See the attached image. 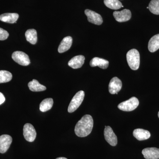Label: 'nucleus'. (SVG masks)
Instances as JSON below:
<instances>
[{"label": "nucleus", "mask_w": 159, "mask_h": 159, "mask_svg": "<svg viewBox=\"0 0 159 159\" xmlns=\"http://www.w3.org/2000/svg\"><path fill=\"white\" fill-rule=\"evenodd\" d=\"M93 126V120L90 115H86L77 122L75 126V134L77 136L83 138L88 136Z\"/></svg>", "instance_id": "f257e3e1"}, {"label": "nucleus", "mask_w": 159, "mask_h": 159, "mask_svg": "<svg viewBox=\"0 0 159 159\" xmlns=\"http://www.w3.org/2000/svg\"><path fill=\"white\" fill-rule=\"evenodd\" d=\"M126 59L128 65L134 70H138L140 66V57L139 51L133 49L128 51L126 54Z\"/></svg>", "instance_id": "f03ea898"}, {"label": "nucleus", "mask_w": 159, "mask_h": 159, "mask_svg": "<svg viewBox=\"0 0 159 159\" xmlns=\"http://www.w3.org/2000/svg\"><path fill=\"white\" fill-rule=\"evenodd\" d=\"M85 93L83 91H80L75 94L70 102L68 111L69 113L74 112L81 105L84 99Z\"/></svg>", "instance_id": "7ed1b4c3"}, {"label": "nucleus", "mask_w": 159, "mask_h": 159, "mask_svg": "<svg viewBox=\"0 0 159 159\" xmlns=\"http://www.w3.org/2000/svg\"><path fill=\"white\" fill-rule=\"evenodd\" d=\"M139 103V99L136 97H132L128 100L120 103L118 106V107L120 110L131 111L137 108Z\"/></svg>", "instance_id": "20e7f679"}, {"label": "nucleus", "mask_w": 159, "mask_h": 159, "mask_svg": "<svg viewBox=\"0 0 159 159\" xmlns=\"http://www.w3.org/2000/svg\"><path fill=\"white\" fill-rule=\"evenodd\" d=\"M12 59L15 62L23 66H27L30 64L29 56L22 51H15L11 55Z\"/></svg>", "instance_id": "39448f33"}, {"label": "nucleus", "mask_w": 159, "mask_h": 159, "mask_svg": "<svg viewBox=\"0 0 159 159\" xmlns=\"http://www.w3.org/2000/svg\"><path fill=\"white\" fill-rule=\"evenodd\" d=\"M23 135L26 141L29 142H34L36 137V132L33 125L26 123L23 128Z\"/></svg>", "instance_id": "423d86ee"}, {"label": "nucleus", "mask_w": 159, "mask_h": 159, "mask_svg": "<svg viewBox=\"0 0 159 159\" xmlns=\"http://www.w3.org/2000/svg\"><path fill=\"white\" fill-rule=\"evenodd\" d=\"M84 13L87 16L88 20L89 22L98 25H100L103 22L101 16L95 11L87 9H86Z\"/></svg>", "instance_id": "0eeeda50"}, {"label": "nucleus", "mask_w": 159, "mask_h": 159, "mask_svg": "<svg viewBox=\"0 0 159 159\" xmlns=\"http://www.w3.org/2000/svg\"><path fill=\"white\" fill-rule=\"evenodd\" d=\"M104 135L106 141L108 142L110 145L113 146H115L117 145L118 143L117 137L110 126H105Z\"/></svg>", "instance_id": "6e6552de"}, {"label": "nucleus", "mask_w": 159, "mask_h": 159, "mask_svg": "<svg viewBox=\"0 0 159 159\" xmlns=\"http://www.w3.org/2000/svg\"><path fill=\"white\" fill-rule=\"evenodd\" d=\"M113 16L115 19L119 22H124L128 21L131 17V12L129 9H125L121 11H115Z\"/></svg>", "instance_id": "1a4fd4ad"}, {"label": "nucleus", "mask_w": 159, "mask_h": 159, "mask_svg": "<svg viewBox=\"0 0 159 159\" xmlns=\"http://www.w3.org/2000/svg\"><path fill=\"white\" fill-rule=\"evenodd\" d=\"M12 139L11 136L7 134H4L0 136V153H4L7 152L10 147Z\"/></svg>", "instance_id": "9d476101"}, {"label": "nucleus", "mask_w": 159, "mask_h": 159, "mask_svg": "<svg viewBox=\"0 0 159 159\" xmlns=\"http://www.w3.org/2000/svg\"><path fill=\"white\" fill-rule=\"evenodd\" d=\"M122 87L121 80L117 77H114L111 80L109 84V91L111 94H118Z\"/></svg>", "instance_id": "9b49d317"}, {"label": "nucleus", "mask_w": 159, "mask_h": 159, "mask_svg": "<svg viewBox=\"0 0 159 159\" xmlns=\"http://www.w3.org/2000/svg\"><path fill=\"white\" fill-rule=\"evenodd\" d=\"M142 153L146 159H159V148L154 147L144 148Z\"/></svg>", "instance_id": "f8f14e48"}, {"label": "nucleus", "mask_w": 159, "mask_h": 159, "mask_svg": "<svg viewBox=\"0 0 159 159\" xmlns=\"http://www.w3.org/2000/svg\"><path fill=\"white\" fill-rule=\"evenodd\" d=\"M85 60V57L83 55H77L72 58L69 61L68 65L72 68H80L82 66Z\"/></svg>", "instance_id": "ddd939ff"}, {"label": "nucleus", "mask_w": 159, "mask_h": 159, "mask_svg": "<svg viewBox=\"0 0 159 159\" xmlns=\"http://www.w3.org/2000/svg\"><path fill=\"white\" fill-rule=\"evenodd\" d=\"M73 43V39L71 36L65 37L58 47V51L60 53H62L67 51L71 48Z\"/></svg>", "instance_id": "4468645a"}, {"label": "nucleus", "mask_w": 159, "mask_h": 159, "mask_svg": "<svg viewBox=\"0 0 159 159\" xmlns=\"http://www.w3.org/2000/svg\"><path fill=\"white\" fill-rule=\"evenodd\" d=\"M109 61L106 60L99 57H95L91 60L90 65L91 67L99 66L102 69H106L108 68Z\"/></svg>", "instance_id": "2eb2a0df"}, {"label": "nucleus", "mask_w": 159, "mask_h": 159, "mask_svg": "<svg viewBox=\"0 0 159 159\" xmlns=\"http://www.w3.org/2000/svg\"><path fill=\"white\" fill-rule=\"evenodd\" d=\"M133 135L137 140L141 141L149 139L151 134L148 131L139 128L134 130Z\"/></svg>", "instance_id": "dca6fc26"}, {"label": "nucleus", "mask_w": 159, "mask_h": 159, "mask_svg": "<svg viewBox=\"0 0 159 159\" xmlns=\"http://www.w3.org/2000/svg\"><path fill=\"white\" fill-rule=\"evenodd\" d=\"M19 15L16 13H6L0 15V20L9 24L16 23Z\"/></svg>", "instance_id": "f3484780"}, {"label": "nucleus", "mask_w": 159, "mask_h": 159, "mask_svg": "<svg viewBox=\"0 0 159 159\" xmlns=\"http://www.w3.org/2000/svg\"><path fill=\"white\" fill-rule=\"evenodd\" d=\"M148 49L152 53L155 52L159 49V34L154 35L151 38L148 44Z\"/></svg>", "instance_id": "a211bd4d"}, {"label": "nucleus", "mask_w": 159, "mask_h": 159, "mask_svg": "<svg viewBox=\"0 0 159 159\" xmlns=\"http://www.w3.org/2000/svg\"><path fill=\"white\" fill-rule=\"evenodd\" d=\"M28 86L30 90L32 92H41L47 89L45 86L40 84L37 80L35 79H33L32 81L29 82Z\"/></svg>", "instance_id": "6ab92c4d"}, {"label": "nucleus", "mask_w": 159, "mask_h": 159, "mask_svg": "<svg viewBox=\"0 0 159 159\" xmlns=\"http://www.w3.org/2000/svg\"><path fill=\"white\" fill-rule=\"evenodd\" d=\"M26 39L32 44H35L37 42V31L35 29H30L25 32Z\"/></svg>", "instance_id": "aec40b11"}, {"label": "nucleus", "mask_w": 159, "mask_h": 159, "mask_svg": "<svg viewBox=\"0 0 159 159\" xmlns=\"http://www.w3.org/2000/svg\"><path fill=\"white\" fill-rule=\"evenodd\" d=\"M53 103L54 101L52 98H47L44 99L40 104V110L43 112L50 110L53 107Z\"/></svg>", "instance_id": "412c9836"}, {"label": "nucleus", "mask_w": 159, "mask_h": 159, "mask_svg": "<svg viewBox=\"0 0 159 159\" xmlns=\"http://www.w3.org/2000/svg\"><path fill=\"white\" fill-rule=\"evenodd\" d=\"M104 4L107 7L112 9L117 10L122 7V4L119 0H104Z\"/></svg>", "instance_id": "4be33fe9"}, {"label": "nucleus", "mask_w": 159, "mask_h": 159, "mask_svg": "<svg viewBox=\"0 0 159 159\" xmlns=\"http://www.w3.org/2000/svg\"><path fill=\"white\" fill-rule=\"evenodd\" d=\"M12 78L10 72L6 70H0V83L9 82Z\"/></svg>", "instance_id": "5701e85b"}, {"label": "nucleus", "mask_w": 159, "mask_h": 159, "mask_svg": "<svg viewBox=\"0 0 159 159\" xmlns=\"http://www.w3.org/2000/svg\"><path fill=\"white\" fill-rule=\"evenodd\" d=\"M148 9L153 14L159 15V0H152L148 6Z\"/></svg>", "instance_id": "b1692460"}, {"label": "nucleus", "mask_w": 159, "mask_h": 159, "mask_svg": "<svg viewBox=\"0 0 159 159\" xmlns=\"http://www.w3.org/2000/svg\"><path fill=\"white\" fill-rule=\"evenodd\" d=\"M9 34L6 30L0 28V40H5L8 38Z\"/></svg>", "instance_id": "393cba45"}, {"label": "nucleus", "mask_w": 159, "mask_h": 159, "mask_svg": "<svg viewBox=\"0 0 159 159\" xmlns=\"http://www.w3.org/2000/svg\"><path fill=\"white\" fill-rule=\"evenodd\" d=\"M6 100V98L4 97V95L0 92V105L2 104Z\"/></svg>", "instance_id": "a878e982"}, {"label": "nucleus", "mask_w": 159, "mask_h": 159, "mask_svg": "<svg viewBox=\"0 0 159 159\" xmlns=\"http://www.w3.org/2000/svg\"><path fill=\"white\" fill-rule=\"evenodd\" d=\"M56 159H67L66 158L63 157H61L57 158Z\"/></svg>", "instance_id": "bb28decb"}, {"label": "nucleus", "mask_w": 159, "mask_h": 159, "mask_svg": "<svg viewBox=\"0 0 159 159\" xmlns=\"http://www.w3.org/2000/svg\"><path fill=\"white\" fill-rule=\"evenodd\" d=\"M158 117H159V112H158Z\"/></svg>", "instance_id": "cd10ccee"}, {"label": "nucleus", "mask_w": 159, "mask_h": 159, "mask_svg": "<svg viewBox=\"0 0 159 159\" xmlns=\"http://www.w3.org/2000/svg\"><path fill=\"white\" fill-rule=\"evenodd\" d=\"M147 9H148V7H147Z\"/></svg>", "instance_id": "c85d7f7f"}]
</instances>
